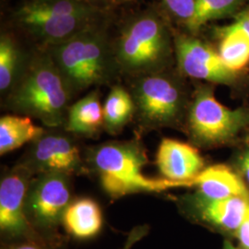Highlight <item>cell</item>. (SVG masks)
Instances as JSON below:
<instances>
[{
  "label": "cell",
  "instance_id": "cell-14",
  "mask_svg": "<svg viewBox=\"0 0 249 249\" xmlns=\"http://www.w3.org/2000/svg\"><path fill=\"white\" fill-rule=\"evenodd\" d=\"M194 186L198 188V194L209 199L249 198V189L243 180L224 164H215L204 168L194 180Z\"/></svg>",
  "mask_w": 249,
  "mask_h": 249
},
{
  "label": "cell",
  "instance_id": "cell-13",
  "mask_svg": "<svg viewBox=\"0 0 249 249\" xmlns=\"http://www.w3.org/2000/svg\"><path fill=\"white\" fill-rule=\"evenodd\" d=\"M95 16L30 18L18 21L36 38L50 46L61 44L92 26Z\"/></svg>",
  "mask_w": 249,
  "mask_h": 249
},
{
  "label": "cell",
  "instance_id": "cell-26",
  "mask_svg": "<svg viewBox=\"0 0 249 249\" xmlns=\"http://www.w3.org/2000/svg\"><path fill=\"white\" fill-rule=\"evenodd\" d=\"M234 236L237 238L240 248L249 249V208Z\"/></svg>",
  "mask_w": 249,
  "mask_h": 249
},
{
  "label": "cell",
  "instance_id": "cell-11",
  "mask_svg": "<svg viewBox=\"0 0 249 249\" xmlns=\"http://www.w3.org/2000/svg\"><path fill=\"white\" fill-rule=\"evenodd\" d=\"M156 164L165 179L194 186V180L204 170L199 151L188 143L165 138L156 153Z\"/></svg>",
  "mask_w": 249,
  "mask_h": 249
},
{
  "label": "cell",
  "instance_id": "cell-22",
  "mask_svg": "<svg viewBox=\"0 0 249 249\" xmlns=\"http://www.w3.org/2000/svg\"><path fill=\"white\" fill-rule=\"evenodd\" d=\"M239 2L240 0H196L195 12L186 23L188 30L196 33L208 21L230 14Z\"/></svg>",
  "mask_w": 249,
  "mask_h": 249
},
{
  "label": "cell",
  "instance_id": "cell-16",
  "mask_svg": "<svg viewBox=\"0 0 249 249\" xmlns=\"http://www.w3.org/2000/svg\"><path fill=\"white\" fill-rule=\"evenodd\" d=\"M66 130L70 133L92 137L104 127V107L98 90H91L86 96L69 108Z\"/></svg>",
  "mask_w": 249,
  "mask_h": 249
},
{
  "label": "cell",
  "instance_id": "cell-7",
  "mask_svg": "<svg viewBox=\"0 0 249 249\" xmlns=\"http://www.w3.org/2000/svg\"><path fill=\"white\" fill-rule=\"evenodd\" d=\"M32 176L33 171L20 164L1 180L0 231L6 242L46 238L36 231L26 215L25 203Z\"/></svg>",
  "mask_w": 249,
  "mask_h": 249
},
{
  "label": "cell",
  "instance_id": "cell-9",
  "mask_svg": "<svg viewBox=\"0 0 249 249\" xmlns=\"http://www.w3.org/2000/svg\"><path fill=\"white\" fill-rule=\"evenodd\" d=\"M176 52L178 67L187 77L224 85L232 84L237 79V73L226 66L219 52L196 38L179 36Z\"/></svg>",
  "mask_w": 249,
  "mask_h": 249
},
{
  "label": "cell",
  "instance_id": "cell-30",
  "mask_svg": "<svg viewBox=\"0 0 249 249\" xmlns=\"http://www.w3.org/2000/svg\"><path fill=\"white\" fill-rule=\"evenodd\" d=\"M118 1H120V2H123V1H125V0H118Z\"/></svg>",
  "mask_w": 249,
  "mask_h": 249
},
{
  "label": "cell",
  "instance_id": "cell-21",
  "mask_svg": "<svg viewBox=\"0 0 249 249\" xmlns=\"http://www.w3.org/2000/svg\"><path fill=\"white\" fill-rule=\"evenodd\" d=\"M20 53L14 40L7 35L0 38V89H11L20 72Z\"/></svg>",
  "mask_w": 249,
  "mask_h": 249
},
{
  "label": "cell",
  "instance_id": "cell-28",
  "mask_svg": "<svg viewBox=\"0 0 249 249\" xmlns=\"http://www.w3.org/2000/svg\"><path fill=\"white\" fill-rule=\"evenodd\" d=\"M241 169L249 183V151L241 159Z\"/></svg>",
  "mask_w": 249,
  "mask_h": 249
},
{
  "label": "cell",
  "instance_id": "cell-2",
  "mask_svg": "<svg viewBox=\"0 0 249 249\" xmlns=\"http://www.w3.org/2000/svg\"><path fill=\"white\" fill-rule=\"evenodd\" d=\"M89 163L104 191L112 198L142 192H161L175 187H191L165 178H151L142 173L147 153L138 141L112 142L93 148Z\"/></svg>",
  "mask_w": 249,
  "mask_h": 249
},
{
  "label": "cell",
  "instance_id": "cell-10",
  "mask_svg": "<svg viewBox=\"0 0 249 249\" xmlns=\"http://www.w3.org/2000/svg\"><path fill=\"white\" fill-rule=\"evenodd\" d=\"M24 165L33 173H58L70 177L85 169L77 144L69 136L59 133H44L34 142Z\"/></svg>",
  "mask_w": 249,
  "mask_h": 249
},
{
  "label": "cell",
  "instance_id": "cell-3",
  "mask_svg": "<svg viewBox=\"0 0 249 249\" xmlns=\"http://www.w3.org/2000/svg\"><path fill=\"white\" fill-rule=\"evenodd\" d=\"M49 53L73 94L107 83L117 68L106 36L92 26L50 46Z\"/></svg>",
  "mask_w": 249,
  "mask_h": 249
},
{
  "label": "cell",
  "instance_id": "cell-24",
  "mask_svg": "<svg viewBox=\"0 0 249 249\" xmlns=\"http://www.w3.org/2000/svg\"><path fill=\"white\" fill-rule=\"evenodd\" d=\"M53 241L48 238H35L6 242L2 249H56Z\"/></svg>",
  "mask_w": 249,
  "mask_h": 249
},
{
  "label": "cell",
  "instance_id": "cell-29",
  "mask_svg": "<svg viewBox=\"0 0 249 249\" xmlns=\"http://www.w3.org/2000/svg\"><path fill=\"white\" fill-rule=\"evenodd\" d=\"M223 249H244L240 248V247H234L232 244H231V242H229V241H225L224 242V247H223Z\"/></svg>",
  "mask_w": 249,
  "mask_h": 249
},
{
  "label": "cell",
  "instance_id": "cell-23",
  "mask_svg": "<svg viewBox=\"0 0 249 249\" xmlns=\"http://www.w3.org/2000/svg\"><path fill=\"white\" fill-rule=\"evenodd\" d=\"M163 3L174 16L187 23L195 12L196 0H163Z\"/></svg>",
  "mask_w": 249,
  "mask_h": 249
},
{
  "label": "cell",
  "instance_id": "cell-12",
  "mask_svg": "<svg viewBox=\"0 0 249 249\" xmlns=\"http://www.w3.org/2000/svg\"><path fill=\"white\" fill-rule=\"evenodd\" d=\"M192 206L194 215L201 223L235 235L249 208V198L209 199L197 193L192 198Z\"/></svg>",
  "mask_w": 249,
  "mask_h": 249
},
{
  "label": "cell",
  "instance_id": "cell-5",
  "mask_svg": "<svg viewBox=\"0 0 249 249\" xmlns=\"http://www.w3.org/2000/svg\"><path fill=\"white\" fill-rule=\"evenodd\" d=\"M249 123L248 110L224 107L207 87L196 90L187 117L191 138L207 147L230 142Z\"/></svg>",
  "mask_w": 249,
  "mask_h": 249
},
{
  "label": "cell",
  "instance_id": "cell-8",
  "mask_svg": "<svg viewBox=\"0 0 249 249\" xmlns=\"http://www.w3.org/2000/svg\"><path fill=\"white\" fill-rule=\"evenodd\" d=\"M70 176L42 173L32 180L27 193L25 211L34 227L53 231L71 202Z\"/></svg>",
  "mask_w": 249,
  "mask_h": 249
},
{
  "label": "cell",
  "instance_id": "cell-27",
  "mask_svg": "<svg viewBox=\"0 0 249 249\" xmlns=\"http://www.w3.org/2000/svg\"><path fill=\"white\" fill-rule=\"evenodd\" d=\"M143 234H144L143 230H137V231H132V233L130 234V236L127 239V242H126V244L124 247V249H130L133 244H135L141 237H142Z\"/></svg>",
  "mask_w": 249,
  "mask_h": 249
},
{
  "label": "cell",
  "instance_id": "cell-17",
  "mask_svg": "<svg viewBox=\"0 0 249 249\" xmlns=\"http://www.w3.org/2000/svg\"><path fill=\"white\" fill-rule=\"evenodd\" d=\"M97 9L84 0H31L16 13L18 21L30 18L96 16Z\"/></svg>",
  "mask_w": 249,
  "mask_h": 249
},
{
  "label": "cell",
  "instance_id": "cell-31",
  "mask_svg": "<svg viewBox=\"0 0 249 249\" xmlns=\"http://www.w3.org/2000/svg\"><path fill=\"white\" fill-rule=\"evenodd\" d=\"M86 1H87V0H86ZM87 2H88V1H87Z\"/></svg>",
  "mask_w": 249,
  "mask_h": 249
},
{
  "label": "cell",
  "instance_id": "cell-18",
  "mask_svg": "<svg viewBox=\"0 0 249 249\" xmlns=\"http://www.w3.org/2000/svg\"><path fill=\"white\" fill-rule=\"evenodd\" d=\"M44 133V128L36 125L30 116H2L0 118V154L4 155L26 143L36 142Z\"/></svg>",
  "mask_w": 249,
  "mask_h": 249
},
{
  "label": "cell",
  "instance_id": "cell-25",
  "mask_svg": "<svg viewBox=\"0 0 249 249\" xmlns=\"http://www.w3.org/2000/svg\"><path fill=\"white\" fill-rule=\"evenodd\" d=\"M218 31L221 32H237L249 39V10L241 12L235 18L233 23L229 26L224 27Z\"/></svg>",
  "mask_w": 249,
  "mask_h": 249
},
{
  "label": "cell",
  "instance_id": "cell-4",
  "mask_svg": "<svg viewBox=\"0 0 249 249\" xmlns=\"http://www.w3.org/2000/svg\"><path fill=\"white\" fill-rule=\"evenodd\" d=\"M169 53L166 27L158 15L147 11L125 23L114 54L118 69L138 77L158 71Z\"/></svg>",
  "mask_w": 249,
  "mask_h": 249
},
{
  "label": "cell",
  "instance_id": "cell-20",
  "mask_svg": "<svg viewBox=\"0 0 249 249\" xmlns=\"http://www.w3.org/2000/svg\"><path fill=\"white\" fill-rule=\"evenodd\" d=\"M218 36L222 38L219 53L232 71L238 72L247 68L249 64V39L237 32H221Z\"/></svg>",
  "mask_w": 249,
  "mask_h": 249
},
{
  "label": "cell",
  "instance_id": "cell-19",
  "mask_svg": "<svg viewBox=\"0 0 249 249\" xmlns=\"http://www.w3.org/2000/svg\"><path fill=\"white\" fill-rule=\"evenodd\" d=\"M104 127L108 133H120L135 116L132 95L122 86H114L104 105Z\"/></svg>",
  "mask_w": 249,
  "mask_h": 249
},
{
  "label": "cell",
  "instance_id": "cell-6",
  "mask_svg": "<svg viewBox=\"0 0 249 249\" xmlns=\"http://www.w3.org/2000/svg\"><path fill=\"white\" fill-rule=\"evenodd\" d=\"M131 95L135 116L143 128H155L175 124L182 114L184 95L177 82L159 73L138 76Z\"/></svg>",
  "mask_w": 249,
  "mask_h": 249
},
{
  "label": "cell",
  "instance_id": "cell-15",
  "mask_svg": "<svg viewBox=\"0 0 249 249\" xmlns=\"http://www.w3.org/2000/svg\"><path fill=\"white\" fill-rule=\"evenodd\" d=\"M61 223L70 236L77 240H89L95 238L103 229V213L94 199L78 198L68 206Z\"/></svg>",
  "mask_w": 249,
  "mask_h": 249
},
{
  "label": "cell",
  "instance_id": "cell-1",
  "mask_svg": "<svg viewBox=\"0 0 249 249\" xmlns=\"http://www.w3.org/2000/svg\"><path fill=\"white\" fill-rule=\"evenodd\" d=\"M72 95L51 54H40L20 72L10 89L8 105L16 113L57 127L66 123Z\"/></svg>",
  "mask_w": 249,
  "mask_h": 249
}]
</instances>
